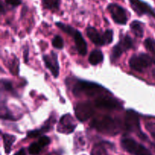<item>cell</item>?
<instances>
[{
    "label": "cell",
    "instance_id": "1",
    "mask_svg": "<svg viewBox=\"0 0 155 155\" xmlns=\"http://www.w3.org/2000/svg\"><path fill=\"white\" fill-rule=\"evenodd\" d=\"M90 127L99 133L109 136H116L119 134L123 128L122 123L120 120L109 116H104L92 120Z\"/></svg>",
    "mask_w": 155,
    "mask_h": 155
},
{
    "label": "cell",
    "instance_id": "2",
    "mask_svg": "<svg viewBox=\"0 0 155 155\" xmlns=\"http://www.w3.org/2000/svg\"><path fill=\"white\" fill-rule=\"evenodd\" d=\"M72 92L77 97L80 95L92 97L98 95H104L105 92H108V91L98 83L77 80L73 86Z\"/></svg>",
    "mask_w": 155,
    "mask_h": 155
},
{
    "label": "cell",
    "instance_id": "3",
    "mask_svg": "<svg viewBox=\"0 0 155 155\" xmlns=\"http://www.w3.org/2000/svg\"><path fill=\"white\" fill-rule=\"evenodd\" d=\"M88 38L95 45L98 46L108 45L113 42L114 32L111 30H107L103 33H100L96 28L93 27H88L86 30Z\"/></svg>",
    "mask_w": 155,
    "mask_h": 155
},
{
    "label": "cell",
    "instance_id": "4",
    "mask_svg": "<svg viewBox=\"0 0 155 155\" xmlns=\"http://www.w3.org/2000/svg\"><path fill=\"white\" fill-rule=\"evenodd\" d=\"M130 67L134 71L142 72L144 70L155 64V58L146 53H139L134 54L129 61Z\"/></svg>",
    "mask_w": 155,
    "mask_h": 155
},
{
    "label": "cell",
    "instance_id": "5",
    "mask_svg": "<svg viewBox=\"0 0 155 155\" xmlns=\"http://www.w3.org/2000/svg\"><path fill=\"white\" fill-rule=\"evenodd\" d=\"M125 130L127 132L135 133L139 138L143 140H146L147 136L142 133L140 127V120L138 114L133 110H128L127 111L125 117Z\"/></svg>",
    "mask_w": 155,
    "mask_h": 155
},
{
    "label": "cell",
    "instance_id": "6",
    "mask_svg": "<svg viewBox=\"0 0 155 155\" xmlns=\"http://www.w3.org/2000/svg\"><path fill=\"white\" fill-rule=\"evenodd\" d=\"M120 145L126 151L133 155H152L151 151L143 145L130 138L121 139Z\"/></svg>",
    "mask_w": 155,
    "mask_h": 155
},
{
    "label": "cell",
    "instance_id": "7",
    "mask_svg": "<svg viewBox=\"0 0 155 155\" xmlns=\"http://www.w3.org/2000/svg\"><path fill=\"white\" fill-rule=\"evenodd\" d=\"M133 47V39L129 35H125L120 39L118 43L113 47L110 54V60L112 62L115 61L124 54L125 51Z\"/></svg>",
    "mask_w": 155,
    "mask_h": 155
},
{
    "label": "cell",
    "instance_id": "8",
    "mask_svg": "<svg viewBox=\"0 0 155 155\" xmlns=\"http://www.w3.org/2000/svg\"><path fill=\"white\" fill-rule=\"evenodd\" d=\"M94 106L98 108L104 110H120L122 104L116 98L109 95H101L98 96L94 101Z\"/></svg>",
    "mask_w": 155,
    "mask_h": 155
},
{
    "label": "cell",
    "instance_id": "9",
    "mask_svg": "<svg viewBox=\"0 0 155 155\" xmlns=\"http://www.w3.org/2000/svg\"><path fill=\"white\" fill-rule=\"evenodd\" d=\"M107 11L110 13L112 19L116 24L125 25L128 21L127 12L120 5L116 3H110L107 7Z\"/></svg>",
    "mask_w": 155,
    "mask_h": 155
},
{
    "label": "cell",
    "instance_id": "10",
    "mask_svg": "<svg viewBox=\"0 0 155 155\" xmlns=\"http://www.w3.org/2000/svg\"><path fill=\"white\" fill-rule=\"evenodd\" d=\"M75 115L81 122L87 120L94 114V107L91 102H80L75 106Z\"/></svg>",
    "mask_w": 155,
    "mask_h": 155
},
{
    "label": "cell",
    "instance_id": "11",
    "mask_svg": "<svg viewBox=\"0 0 155 155\" xmlns=\"http://www.w3.org/2000/svg\"><path fill=\"white\" fill-rule=\"evenodd\" d=\"M132 8L139 16L149 15L155 18V12L151 5L142 0H129Z\"/></svg>",
    "mask_w": 155,
    "mask_h": 155
},
{
    "label": "cell",
    "instance_id": "12",
    "mask_svg": "<svg viewBox=\"0 0 155 155\" xmlns=\"http://www.w3.org/2000/svg\"><path fill=\"white\" fill-rule=\"evenodd\" d=\"M77 124L71 114H68L61 117L58 125L57 127V131L64 134H70L75 130Z\"/></svg>",
    "mask_w": 155,
    "mask_h": 155
},
{
    "label": "cell",
    "instance_id": "13",
    "mask_svg": "<svg viewBox=\"0 0 155 155\" xmlns=\"http://www.w3.org/2000/svg\"><path fill=\"white\" fill-rule=\"evenodd\" d=\"M42 59L47 69L51 71L53 77L57 78L58 77L59 71H60L57 53L53 51H51L49 54H44Z\"/></svg>",
    "mask_w": 155,
    "mask_h": 155
},
{
    "label": "cell",
    "instance_id": "14",
    "mask_svg": "<svg viewBox=\"0 0 155 155\" xmlns=\"http://www.w3.org/2000/svg\"><path fill=\"white\" fill-rule=\"evenodd\" d=\"M51 143V139L48 136H41L39 140L36 142H33L29 146L28 151L29 154L31 155H37L41 152L42 149L45 146Z\"/></svg>",
    "mask_w": 155,
    "mask_h": 155
},
{
    "label": "cell",
    "instance_id": "15",
    "mask_svg": "<svg viewBox=\"0 0 155 155\" xmlns=\"http://www.w3.org/2000/svg\"><path fill=\"white\" fill-rule=\"evenodd\" d=\"M73 37H74V42H75L76 48L79 54L83 56L86 55L87 53V43L83 38L82 33L79 30H76L74 34L73 35Z\"/></svg>",
    "mask_w": 155,
    "mask_h": 155
},
{
    "label": "cell",
    "instance_id": "16",
    "mask_svg": "<svg viewBox=\"0 0 155 155\" xmlns=\"http://www.w3.org/2000/svg\"><path fill=\"white\" fill-rule=\"evenodd\" d=\"M54 123H55V119H51V118H50V119H48V120L39 129H36V130L29 131L27 134V137L31 138V139L39 137V136H41L42 135L45 134V133L50 131V130L51 129V127H52V124H54Z\"/></svg>",
    "mask_w": 155,
    "mask_h": 155
},
{
    "label": "cell",
    "instance_id": "17",
    "mask_svg": "<svg viewBox=\"0 0 155 155\" xmlns=\"http://www.w3.org/2000/svg\"><path fill=\"white\" fill-rule=\"evenodd\" d=\"M2 140H3V145H4L5 152V154H9L11 151H12V147L15 142L16 141V137L13 135L8 134L5 133L2 135Z\"/></svg>",
    "mask_w": 155,
    "mask_h": 155
},
{
    "label": "cell",
    "instance_id": "18",
    "mask_svg": "<svg viewBox=\"0 0 155 155\" xmlns=\"http://www.w3.org/2000/svg\"><path fill=\"white\" fill-rule=\"evenodd\" d=\"M104 59V54L99 49H95L90 53L89 57V61L92 65H97L101 63Z\"/></svg>",
    "mask_w": 155,
    "mask_h": 155
},
{
    "label": "cell",
    "instance_id": "19",
    "mask_svg": "<svg viewBox=\"0 0 155 155\" xmlns=\"http://www.w3.org/2000/svg\"><path fill=\"white\" fill-rule=\"evenodd\" d=\"M130 29L134 35L137 37L142 38L144 35L143 24L139 21H133L130 24Z\"/></svg>",
    "mask_w": 155,
    "mask_h": 155
},
{
    "label": "cell",
    "instance_id": "20",
    "mask_svg": "<svg viewBox=\"0 0 155 155\" xmlns=\"http://www.w3.org/2000/svg\"><path fill=\"white\" fill-rule=\"evenodd\" d=\"M61 0H42L44 8L51 11L58 10Z\"/></svg>",
    "mask_w": 155,
    "mask_h": 155
},
{
    "label": "cell",
    "instance_id": "21",
    "mask_svg": "<svg viewBox=\"0 0 155 155\" xmlns=\"http://www.w3.org/2000/svg\"><path fill=\"white\" fill-rule=\"evenodd\" d=\"M56 26H57L59 29H61L62 31L64 32V33H66L67 34L70 35V36H73V35L74 34V33H75L76 30H75L74 27H71V26L68 25V24H65L62 22H57L56 23Z\"/></svg>",
    "mask_w": 155,
    "mask_h": 155
},
{
    "label": "cell",
    "instance_id": "22",
    "mask_svg": "<svg viewBox=\"0 0 155 155\" xmlns=\"http://www.w3.org/2000/svg\"><path fill=\"white\" fill-rule=\"evenodd\" d=\"M105 154H106V150H105V145H104V142L96 144V145L93 147L92 153H91V155H105Z\"/></svg>",
    "mask_w": 155,
    "mask_h": 155
},
{
    "label": "cell",
    "instance_id": "23",
    "mask_svg": "<svg viewBox=\"0 0 155 155\" xmlns=\"http://www.w3.org/2000/svg\"><path fill=\"white\" fill-rule=\"evenodd\" d=\"M145 48L155 57V40L152 38H147L144 42Z\"/></svg>",
    "mask_w": 155,
    "mask_h": 155
},
{
    "label": "cell",
    "instance_id": "24",
    "mask_svg": "<svg viewBox=\"0 0 155 155\" xmlns=\"http://www.w3.org/2000/svg\"><path fill=\"white\" fill-rule=\"evenodd\" d=\"M52 45L58 49H62L64 48V41L61 36L59 35L54 36L52 40Z\"/></svg>",
    "mask_w": 155,
    "mask_h": 155
},
{
    "label": "cell",
    "instance_id": "25",
    "mask_svg": "<svg viewBox=\"0 0 155 155\" xmlns=\"http://www.w3.org/2000/svg\"><path fill=\"white\" fill-rule=\"evenodd\" d=\"M2 89L4 90L7 91V92H12L14 91L12 83L10 81H8V80H2Z\"/></svg>",
    "mask_w": 155,
    "mask_h": 155
},
{
    "label": "cell",
    "instance_id": "26",
    "mask_svg": "<svg viewBox=\"0 0 155 155\" xmlns=\"http://www.w3.org/2000/svg\"><path fill=\"white\" fill-rule=\"evenodd\" d=\"M145 129L151 134V136L155 139V123H147L145 124Z\"/></svg>",
    "mask_w": 155,
    "mask_h": 155
},
{
    "label": "cell",
    "instance_id": "27",
    "mask_svg": "<svg viewBox=\"0 0 155 155\" xmlns=\"http://www.w3.org/2000/svg\"><path fill=\"white\" fill-rule=\"evenodd\" d=\"M5 2L12 7H18L22 3V0H5Z\"/></svg>",
    "mask_w": 155,
    "mask_h": 155
},
{
    "label": "cell",
    "instance_id": "28",
    "mask_svg": "<svg viewBox=\"0 0 155 155\" xmlns=\"http://www.w3.org/2000/svg\"><path fill=\"white\" fill-rule=\"evenodd\" d=\"M14 155H26V151L24 148H21L19 151H17Z\"/></svg>",
    "mask_w": 155,
    "mask_h": 155
},
{
    "label": "cell",
    "instance_id": "29",
    "mask_svg": "<svg viewBox=\"0 0 155 155\" xmlns=\"http://www.w3.org/2000/svg\"><path fill=\"white\" fill-rule=\"evenodd\" d=\"M152 75H153V77H154V78L155 79V69H154L152 71Z\"/></svg>",
    "mask_w": 155,
    "mask_h": 155
}]
</instances>
